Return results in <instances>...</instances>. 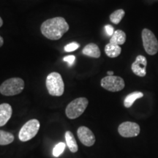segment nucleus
Listing matches in <instances>:
<instances>
[{"label": "nucleus", "mask_w": 158, "mask_h": 158, "mask_svg": "<svg viewBox=\"0 0 158 158\" xmlns=\"http://www.w3.org/2000/svg\"><path fill=\"white\" fill-rule=\"evenodd\" d=\"M40 30L44 36L51 40H57L69 30V25L62 17H55L42 23Z\"/></svg>", "instance_id": "nucleus-1"}, {"label": "nucleus", "mask_w": 158, "mask_h": 158, "mask_svg": "<svg viewBox=\"0 0 158 158\" xmlns=\"http://www.w3.org/2000/svg\"><path fill=\"white\" fill-rule=\"evenodd\" d=\"M46 88L52 96L59 97L64 93V84L61 75L56 72L51 73L46 78Z\"/></svg>", "instance_id": "nucleus-2"}, {"label": "nucleus", "mask_w": 158, "mask_h": 158, "mask_svg": "<svg viewBox=\"0 0 158 158\" xmlns=\"http://www.w3.org/2000/svg\"><path fill=\"white\" fill-rule=\"evenodd\" d=\"M24 89V81L20 78H12L6 80L0 86V93L5 96L19 94Z\"/></svg>", "instance_id": "nucleus-3"}, {"label": "nucleus", "mask_w": 158, "mask_h": 158, "mask_svg": "<svg viewBox=\"0 0 158 158\" xmlns=\"http://www.w3.org/2000/svg\"><path fill=\"white\" fill-rule=\"evenodd\" d=\"M88 100L86 98H79L75 99L67 106L65 113L70 119H74L80 116L87 108Z\"/></svg>", "instance_id": "nucleus-4"}, {"label": "nucleus", "mask_w": 158, "mask_h": 158, "mask_svg": "<svg viewBox=\"0 0 158 158\" xmlns=\"http://www.w3.org/2000/svg\"><path fill=\"white\" fill-rule=\"evenodd\" d=\"M143 48L149 55H155L158 52V40L155 34L148 29H143L141 33Z\"/></svg>", "instance_id": "nucleus-5"}, {"label": "nucleus", "mask_w": 158, "mask_h": 158, "mask_svg": "<svg viewBox=\"0 0 158 158\" xmlns=\"http://www.w3.org/2000/svg\"><path fill=\"white\" fill-rule=\"evenodd\" d=\"M40 122L37 119H31L24 124L20 130L19 137L21 141H28L33 138L38 133Z\"/></svg>", "instance_id": "nucleus-6"}, {"label": "nucleus", "mask_w": 158, "mask_h": 158, "mask_svg": "<svg viewBox=\"0 0 158 158\" xmlns=\"http://www.w3.org/2000/svg\"><path fill=\"white\" fill-rule=\"evenodd\" d=\"M125 86L123 78L118 76H108L101 80V86L109 92H116L123 89Z\"/></svg>", "instance_id": "nucleus-7"}, {"label": "nucleus", "mask_w": 158, "mask_h": 158, "mask_svg": "<svg viewBox=\"0 0 158 158\" xmlns=\"http://www.w3.org/2000/svg\"><path fill=\"white\" fill-rule=\"evenodd\" d=\"M140 126L135 122H124L118 126V132L124 138H133L139 135Z\"/></svg>", "instance_id": "nucleus-8"}, {"label": "nucleus", "mask_w": 158, "mask_h": 158, "mask_svg": "<svg viewBox=\"0 0 158 158\" xmlns=\"http://www.w3.org/2000/svg\"><path fill=\"white\" fill-rule=\"evenodd\" d=\"M77 135L80 141L86 147H92L95 143V136L88 127H80L77 130Z\"/></svg>", "instance_id": "nucleus-9"}, {"label": "nucleus", "mask_w": 158, "mask_h": 158, "mask_svg": "<svg viewBox=\"0 0 158 158\" xmlns=\"http://www.w3.org/2000/svg\"><path fill=\"white\" fill-rule=\"evenodd\" d=\"M147 60L146 57L142 55H138L136 57L135 62L132 64V71L136 76L144 77L147 74Z\"/></svg>", "instance_id": "nucleus-10"}, {"label": "nucleus", "mask_w": 158, "mask_h": 158, "mask_svg": "<svg viewBox=\"0 0 158 158\" xmlns=\"http://www.w3.org/2000/svg\"><path fill=\"white\" fill-rule=\"evenodd\" d=\"M13 109L10 105L2 103L0 105V127L5 125L11 118Z\"/></svg>", "instance_id": "nucleus-11"}, {"label": "nucleus", "mask_w": 158, "mask_h": 158, "mask_svg": "<svg viewBox=\"0 0 158 158\" xmlns=\"http://www.w3.org/2000/svg\"><path fill=\"white\" fill-rule=\"evenodd\" d=\"M82 53L86 56L92 57V58H99L101 54L98 45L94 43H89L86 45L83 49Z\"/></svg>", "instance_id": "nucleus-12"}, {"label": "nucleus", "mask_w": 158, "mask_h": 158, "mask_svg": "<svg viewBox=\"0 0 158 158\" xmlns=\"http://www.w3.org/2000/svg\"><path fill=\"white\" fill-rule=\"evenodd\" d=\"M126 41V34L120 29L114 31V35L110 37V43L114 45H123Z\"/></svg>", "instance_id": "nucleus-13"}, {"label": "nucleus", "mask_w": 158, "mask_h": 158, "mask_svg": "<svg viewBox=\"0 0 158 158\" xmlns=\"http://www.w3.org/2000/svg\"><path fill=\"white\" fill-rule=\"evenodd\" d=\"M121 52L122 48L119 45H114L109 43L105 47V53L110 58H116V57L118 56Z\"/></svg>", "instance_id": "nucleus-14"}, {"label": "nucleus", "mask_w": 158, "mask_h": 158, "mask_svg": "<svg viewBox=\"0 0 158 158\" xmlns=\"http://www.w3.org/2000/svg\"><path fill=\"white\" fill-rule=\"evenodd\" d=\"M65 140H66V143L69 149L71 152H76L78 150V144H77L76 140L73 134L70 131H67L65 133Z\"/></svg>", "instance_id": "nucleus-15"}, {"label": "nucleus", "mask_w": 158, "mask_h": 158, "mask_svg": "<svg viewBox=\"0 0 158 158\" xmlns=\"http://www.w3.org/2000/svg\"><path fill=\"white\" fill-rule=\"evenodd\" d=\"M143 97V94L141 92H134L128 94L124 100V106L125 108H130L133 106L134 102L138 99Z\"/></svg>", "instance_id": "nucleus-16"}, {"label": "nucleus", "mask_w": 158, "mask_h": 158, "mask_svg": "<svg viewBox=\"0 0 158 158\" xmlns=\"http://www.w3.org/2000/svg\"><path fill=\"white\" fill-rule=\"evenodd\" d=\"M13 141H14V135L13 134L0 130V145H8Z\"/></svg>", "instance_id": "nucleus-17"}, {"label": "nucleus", "mask_w": 158, "mask_h": 158, "mask_svg": "<svg viewBox=\"0 0 158 158\" xmlns=\"http://www.w3.org/2000/svg\"><path fill=\"white\" fill-rule=\"evenodd\" d=\"M124 15H125V12L124 11V10L122 9H118L116 10V11H114V13H112L110 15V20L112 23H115V24H118L120 23V21H122L123 19Z\"/></svg>", "instance_id": "nucleus-18"}, {"label": "nucleus", "mask_w": 158, "mask_h": 158, "mask_svg": "<svg viewBox=\"0 0 158 158\" xmlns=\"http://www.w3.org/2000/svg\"><path fill=\"white\" fill-rule=\"evenodd\" d=\"M65 143L63 142H60L55 146L54 149H53V155L55 157H58L63 153L65 149Z\"/></svg>", "instance_id": "nucleus-19"}, {"label": "nucleus", "mask_w": 158, "mask_h": 158, "mask_svg": "<svg viewBox=\"0 0 158 158\" xmlns=\"http://www.w3.org/2000/svg\"><path fill=\"white\" fill-rule=\"evenodd\" d=\"M79 48V44L76 42H73L69 43V44L66 45L64 46V50L66 52H71V51H73L77 50Z\"/></svg>", "instance_id": "nucleus-20"}, {"label": "nucleus", "mask_w": 158, "mask_h": 158, "mask_svg": "<svg viewBox=\"0 0 158 158\" xmlns=\"http://www.w3.org/2000/svg\"><path fill=\"white\" fill-rule=\"evenodd\" d=\"M75 59H76V56L70 55V56H66L65 57H64L63 60H64V62H68L70 66H72V65L74 64Z\"/></svg>", "instance_id": "nucleus-21"}, {"label": "nucleus", "mask_w": 158, "mask_h": 158, "mask_svg": "<svg viewBox=\"0 0 158 158\" xmlns=\"http://www.w3.org/2000/svg\"><path fill=\"white\" fill-rule=\"evenodd\" d=\"M105 30H106V33H107V35H108V36L111 37L114 33V27H112L111 25H108H108L105 26Z\"/></svg>", "instance_id": "nucleus-22"}, {"label": "nucleus", "mask_w": 158, "mask_h": 158, "mask_svg": "<svg viewBox=\"0 0 158 158\" xmlns=\"http://www.w3.org/2000/svg\"><path fill=\"white\" fill-rule=\"evenodd\" d=\"M4 44V40L2 37L0 36V47H2Z\"/></svg>", "instance_id": "nucleus-23"}, {"label": "nucleus", "mask_w": 158, "mask_h": 158, "mask_svg": "<svg viewBox=\"0 0 158 158\" xmlns=\"http://www.w3.org/2000/svg\"><path fill=\"white\" fill-rule=\"evenodd\" d=\"M107 74L108 75V76H113L114 72H113V71H108Z\"/></svg>", "instance_id": "nucleus-24"}, {"label": "nucleus", "mask_w": 158, "mask_h": 158, "mask_svg": "<svg viewBox=\"0 0 158 158\" xmlns=\"http://www.w3.org/2000/svg\"><path fill=\"white\" fill-rule=\"evenodd\" d=\"M2 25H3V21L2 19V18L0 17V27H1Z\"/></svg>", "instance_id": "nucleus-25"}]
</instances>
